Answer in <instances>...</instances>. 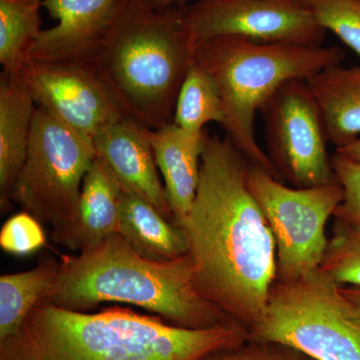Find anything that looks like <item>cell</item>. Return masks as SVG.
<instances>
[{
	"label": "cell",
	"instance_id": "obj_1",
	"mask_svg": "<svg viewBox=\"0 0 360 360\" xmlns=\"http://www.w3.org/2000/svg\"><path fill=\"white\" fill-rule=\"evenodd\" d=\"M250 161L229 137H206L200 182L181 229L195 288L250 329L276 279V248L264 212L246 186Z\"/></svg>",
	"mask_w": 360,
	"mask_h": 360
},
{
	"label": "cell",
	"instance_id": "obj_2",
	"mask_svg": "<svg viewBox=\"0 0 360 360\" xmlns=\"http://www.w3.org/2000/svg\"><path fill=\"white\" fill-rule=\"evenodd\" d=\"M248 340L234 321L191 329L127 307L87 312L39 303L0 342V360H201Z\"/></svg>",
	"mask_w": 360,
	"mask_h": 360
},
{
	"label": "cell",
	"instance_id": "obj_3",
	"mask_svg": "<svg viewBox=\"0 0 360 360\" xmlns=\"http://www.w3.org/2000/svg\"><path fill=\"white\" fill-rule=\"evenodd\" d=\"M191 255L167 262L141 257L120 233L92 250L63 255L41 303L87 311L103 302L134 305L180 328L205 329L231 321L194 284Z\"/></svg>",
	"mask_w": 360,
	"mask_h": 360
},
{
	"label": "cell",
	"instance_id": "obj_4",
	"mask_svg": "<svg viewBox=\"0 0 360 360\" xmlns=\"http://www.w3.org/2000/svg\"><path fill=\"white\" fill-rule=\"evenodd\" d=\"M195 44L179 6L153 9L139 0H123L110 30L84 63L125 115L146 129H158L174 122Z\"/></svg>",
	"mask_w": 360,
	"mask_h": 360
},
{
	"label": "cell",
	"instance_id": "obj_5",
	"mask_svg": "<svg viewBox=\"0 0 360 360\" xmlns=\"http://www.w3.org/2000/svg\"><path fill=\"white\" fill-rule=\"evenodd\" d=\"M345 58L340 46L260 42L239 37L196 40L193 54V63L212 77L219 90L226 137L250 163L278 180L255 137L257 112L286 82L307 79L328 66L341 65Z\"/></svg>",
	"mask_w": 360,
	"mask_h": 360
},
{
	"label": "cell",
	"instance_id": "obj_6",
	"mask_svg": "<svg viewBox=\"0 0 360 360\" xmlns=\"http://www.w3.org/2000/svg\"><path fill=\"white\" fill-rule=\"evenodd\" d=\"M96 156L91 139L37 106L11 200L49 225L52 241L70 250L75 251L82 182Z\"/></svg>",
	"mask_w": 360,
	"mask_h": 360
},
{
	"label": "cell",
	"instance_id": "obj_7",
	"mask_svg": "<svg viewBox=\"0 0 360 360\" xmlns=\"http://www.w3.org/2000/svg\"><path fill=\"white\" fill-rule=\"evenodd\" d=\"M250 340L290 345L314 360H360V314L321 269L274 281Z\"/></svg>",
	"mask_w": 360,
	"mask_h": 360
},
{
	"label": "cell",
	"instance_id": "obj_8",
	"mask_svg": "<svg viewBox=\"0 0 360 360\" xmlns=\"http://www.w3.org/2000/svg\"><path fill=\"white\" fill-rule=\"evenodd\" d=\"M246 186L276 240V281H293L319 269L328 241L326 225L343 198L338 181L296 188L250 163Z\"/></svg>",
	"mask_w": 360,
	"mask_h": 360
},
{
	"label": "cell",
	"instance_id": "obj_9",
	"mask_svg": "<svg viewBox=\"0 0 360 360\" xmlns=\"http://www.w3.org/2000/svg\"><path fill=\"white\" fill-rule=\"evenodd\" d=\"M259 112L266 155L281 181L296 188L338 182L323 120L307 80L286 82Z\"/></svg>",
	"mask_w": 360,
	"mask_h": 360
},
{
	"label": "cell",
	"instance_id": "obj_10",
	"mask_svg": "<svg viewBox=\"0 0 360 360\" xmlns=\"http://www.w3.org/2000/svg\"><path fill=\"white\" fill-rule=\"evenodd\" d=\"M177 6L196 40L239 37L319 46L328 33L304 0H200Z\"/></svg>",
	"mask_w": 360,
	"mask_h": 360
},
{
	"label": "cell",
	"instance_id": "obj_11",
	"mask_svg": "<svg viewBox=\"0 0 360 360\" xmlns=\"http://www.w3.org/2000/svg\"><path fill=\"white\" fill-rule=\"evenodd\" d=\"M16 75L37 106L89 139L129 117L86 63L30 58Z\"/></svg>",
	"mask_w": 360,
	"mask_h": 360
},
{
	"label": "cell",
	"instance_id": "obj_12",
	"mask_svg": "<svg viewBox=\"0 0 360 360\" xmlns=\"http://www.w3.org/2000/svg\"><path fill=\"white\" fill-rule=\"evenodd\" d=\"M123 0H44L58 25L41 30L30 58L85 63L112 25Z\"/></svg>",
	"mask_w": 360,
	"mask_h": 360
},
{
	"label": "cell",
	"instance_id": "obj_13",
	"mask_svg": "<svg viewBox=\"0 0 360 360\" xmlns=\"http://www.w3.org/2000/svg\"><path fill=\"white\" fill-rule=\"evenodd\" d=\"M92 143L96 156L106 163L122 188L148 201L174 224L146 127L134 118L124 117L99 130Z\"/></svg>",
	"mask_w": 360,
	"mask_h": 360
},
{
	"label": "cell",
	"instance_id": "obj_14",
	"mask_svg": "<svg viewBox=\"0 0 360 360\" xmlns=\"http://www.w3.org/2000/svg\"><path fill=\"white\" fill-rule=\"evenodd\" d=\"M156 165L165 179L174 224L181 227L193 207L200 182L201 155L206 130L191 134L174 122L158 129H146Z\"/></svg>",
	"mask_w": 360,
	"mask_h": 360
},
{
	"label": "cell",
	"instance_id": "obj_15",
	"mask_svg": "<svg viewBox=\"0 0 360 360\" xmlns=\"http://www.w3.org/2000/svg\"><path fill=\"white\" fill-rule=\"evenodd\" d=\"M37 103L16 75L0 77V205H11L14 184L25 165Z\"/></svg>",
	"mask_w": 360,
	"mask_h": 360
},
{
	"label": "cell",
	"instance_id": "obj_16",
	"mask_svg": "<svg viewBox=\"0 0 360 360\" xmlns=\"http://www.w3.org/2000/svg\"><path fill=\"white\" fill-rule=\"evenodd\" d=\"M117 233L141 257L167 262L188 253L184 229L165 219L148 201L122 188Z\"/></svg>",
	"mask_w": 360,
	"mask_h": 360
},
{
	"label": "cell",
	"instance_id": "obj_17",
	"mask_svg": "<svg viewBox=\"0 0 360 360\" xmlns=\"http://www.w3.org/2000/svg\"><path fill=\"white\" fill-rule=\"evenodd\" d=\"M321 110L328 141L335 148L360 134V66H328L307 78Z\"/></svg>",
	"mask_w": 360,
	"mask_h": 360
},
{
	"label": "cell",
	"instance_id": "obj_18",
	"mask_svg": "<svg viewBox=\"0 0 360 360\" xmlns=\"http://www.w3.org/2000/svg\"><path fill=\"white\" fill-rule=\"evenodd\" d=\"M122 191L115 175L96 156L82 182L75 251L92 250L117 233Z\"/></svg>",
	"mask_w": 360,
	"mask_h": 360
},
{
	"label": "cell",
	"instance_id": "obj_19",
	"mask_svg": "<svg viewBox=\"0 0 360 360\" xmlns=\"http://www.w3.org/2000/svg\"><path fill=\"white\" fill-rule=\"evenodd\" d=\"M58 271V260L46 257L33 269L0 276V342L20 330L51 290Z\"/></svg>",
	"mask_w": 360,
	"mask_h": 360
},
{
	"label": "cell",
	"instance_id": "obj_20",
	"mask_svg": "<svg viewBox=\"0 0 360 360\" xmlns=\"http://www.w3.org/2000/svg\"><path fill=\"white\" fill-rule=\"evenodd\" d=\"M44 0H0V63L16 75L30 58L39 37Z\"/></svg>",
	"mask_w": 360,
	"mask_h": 360
},
{
	"label": "cell",
	"instance_id": "obj_21",
	"mask_svg": "<svg viewBox=\"0 0 360 360\" xmlns=\"http://www.w3.org/2000/svg\"><path fill=\"white\" fill-rule=\"evenodd\" d=\"M224 103L212 77L193 63L177 96L174 123L180 129L200 134L208 122L224 124Z\"/></svg>",
	"mask_w": 360,
	"mask_h": 360
},
{
	"label": "cell",
	"instance_id": "obj_22",
	"mask_svg": "<svg viewBox=\"0 0 360 360\" xmlns=\"http://www.w3.org/2000/svg\"><path fill=\"white\" fill-rule=\"evenodd\" d=\"M319 269L338 285L360 288V224L335 219Z\"/></svg>",
	"mask_w": 360,
	"mask_h": 360
},
{
	"label": "cell",
	"instance_id": "obj_23",
	"mask_svg": "<svg viewBox=\"0 0 360 360\" xmlns=\"http://www.w3.org/2000/svg\"><path fill=\"white\" fill-rule=\"evenodd\" d=\"M315 20L360 56V0H304Z\"/></svg>",
	"mask_w": 360,
	"mask_h": 360
},
{
	"label": "cell",
	"instance_id": "obj_24",
	"mask_svg": "<svg viewBox=\"0 0 360 360\" xmlns=\"http://www.w3.org/2000/svg\"><path fill=\"white\" fill-rule=\"evenodd\" d=\"M45 243L42 224L25 212L13 215L0 231V246L11 255L25 257L44 248Z\"/></svg>",
	"mask_w": 360,
	"mask_h": 360
},
{
	"label": "cell",
	"instance_id": "obj_25",
	"mask_svg": "<svg viewBox=\"0 0 360 360\" xmlns=\"http://www.w3.org/2000/svg\"><path fill=\"white\" fill-rule=\"evenodd\" d=\"M331 165L338 184L342 187L343 198L333 217L352 224H360V162L335 153Z\"/></svg>",
	"mask_w": 360,
	"mask_h": 360
},
{
	"label": "cell",
	"instance_id": "obj_26",
	"mask_svg": "<svg viewBox=\"0 0 360 360\" xmlns=\"http://www.w3.org/2000/svg\"><path fill=\"white\" fill-rule=\"evenodd\" d=\"M201 360H314L300 350L274 341L248 340L243 345L220 350Z\"/></svg>",
	"mask_w": 360,
	"mask_h": 360
},
{
	"label": "cell",
	"instance_id": "obj_27",
	"mask_svg": "<svg viewBox=\"0 0 360 360\" xmlns=\"http://www.w3.org/2000/svg\"><path fill=\"white\" fill-rule=\"evenodd\" d=\"M336 153L347 156L350 160L360 162V139L349 142L347 146H341V148H335Z\"/></svg>",
	"mask_w": 360,
	"mask_h": 360
},
{
	"label": "cell",
	"instance_id": "obj_28",
	"mask_svg": "<svg viewBox=\"0 0 360 360\" xmlns=\"http://www.w3.org/2000/svg\"><path fill=\"white\" fill-rule=\"evenodd\" d=\"M341 295L352 303L360 314V288L359 286H340Z\"/></svg>",
	"mask_w": 360,
	"mask_h": 360
},
{
	"label": "cell",
	"instance_id": "obj_29",
	"mask_svg": "<svg viewBox=\"0 0 360 360\" xmlns=\"http://www.w3.org/2000/svg\"><path fill=\"white\" fill-rule=\"evenodd\" d=\"M144 6L153 9L169 8L177 6H184L187 0H139ZM200 1V0H198Z\"/></svg>",
	"mask_w": 360,
	"mask_h": 360
}]
</instances>
